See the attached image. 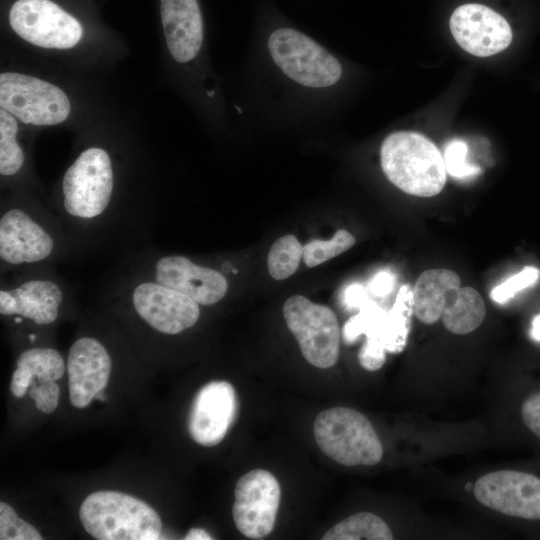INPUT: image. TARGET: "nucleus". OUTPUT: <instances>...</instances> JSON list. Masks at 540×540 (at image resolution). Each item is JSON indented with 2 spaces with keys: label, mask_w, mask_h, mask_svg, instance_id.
<instances>
[{
  "label": "nucleus",
  "mask_w": 540,
  "mask_h": 540,
  "mask_svg": "<svg viewBox=\"0 0 540 540\" xmlns=\"http://www.w3.org/2000/svg\"><path fill=\"white\" fill-rule=\"evenodd\" d=\"M243 126L275 131L327 127L348 81L345 62L327 45L277 16L256 28L242 68Z\"/></svg>",
  "instance_id": "nucleus-1"
},
{
  "label": "nucleus",
  "mask_w": 540,
  "mask_h": 540,
  "mask_svg": "<svg viewBox=\"0 0 540 540\" xmlns=\"http://www.w3.org/2000/svg\"><path fill=\"white\" fill-rule=\"evenodd\" d=\"M73 260L69 238L49 206L18 192L0 205V275L56 268Z\"/></svg>",
  "instance_id": "nucleus-2"
},
{
  "label": "nucleus",
  "mask_w": 540,
  "mask_h": 540,
  "mask_svg": "<svg viewBox=\"0 0 540 540\" xmlns=\"http://www.w3.org/2000/svg\"><path fill=\"white\" fill-rule=\"evenodd\" d=\"M76 292L56 268L0 275V314L15 327L38 329L55 325L77 311Z\"/></svg>",
  "instance_id": "nucleus-3"
},
{
  "label": "nucleus",
  "mask_w": 540,
  "mask_h": 540,
  "mask_svg": "<svg viewBox=\"0 0 540 540\" xmlns=\"http://www.w3.org/2000/svg\"><path fill=\"white\" fill-rule=\"evenodd\" d=\"M379 161L387 180L409 195L432 197L446 183L443 155L431 140L417 132L395 131L385 136Z\"/></svg>",
  "instance_id": "nucleus-4"
},
{
  "label": "nucleus",
  "mask_w": 540,
  "mask_h": 540,
  "mask_svg": "<svg viewBox=\"0 0 540 540\" xmlns=\"http://www.w3.org/2000/svg\"><path fill=\"white\" fill-rule=\"evenodd\" d=\"M84 529L98 540H155L162 522L145 502L117 491L90 494L79 510Z\"/></svg>",
  "instance_id": "nucleus-5"
},
{
  "label": "nucleus",
  "mask_w": 540,
  "mask_h": 540,
  "mask_svg": "<svg viewBox=\"0 0 540 540\" xmlns=\"http://www.w3.org/2000/svg\"><path fill=\"white\" fill-rule=\"evenodd\" d=\"M314 437L324 454L344 466H372L383 456L382 443L365 415L349 407L320 412Z\"/></svg>",
  "instance_id": "nucleus-6"
},
{
  "label": "nucleus",
  "mask_w": 540,
  "mask_h": 540,
  "mask_svg": "<svg viewBox=\"0 0 540 540\" xmlns=\"http://www.w3.org/2000/svg\"><path fill=\"white\" fill-rule=\"evenodd\" d=\"M283 315L304 358L321 369L334 366L339 358L341 331L335 313L301 295L289 297Z\"/></svg>",
  "instance_id": "nucleus-7"
},
{
  "label": "nucleus",
  "mask_w": 540,
  "mask_h": 540,
  "mask_svg": "<svg viewBox=\"0 0 540 540\" xmlns=\"http://www.w3.org/2000/svg\"><path fill=\"white\" fill-rule=\"evenodd\" d=\"M0 106L25 124L56 125L70 113L66 94L54 84L14 72L0 75Z\"/></svg>",
  "instance_id": "nucleus-8"
},
{
  "label": "nucleus",
  "mask_w": 540,
  "mask_h": 540,
  "mask_svg": "<svg viewBox=\"0 0 540 540\" xmlns=\"http://www.w3.org/2000/svg\"><path fill=\"white\" fill-rule=\"evenodd\" d=\"M9 22L21 38L42 48L69 49L82 37L78 20L50 0H17Z\"/></svg>",
  "instance_id": "nucleus-9"
},
{
  "label": "nucleus",
  "mask_w": 540,
  "mask_h": 540,
  "mask_svg": "<svg viewBox=\"0 0 540 540\" xmlns=\"http://www.w3.org/2000/svg\"><path fill=\"white\" fill-rule=\"evenodd\" d=\"M232 515L236 528L251 539H261L274 528L281 489L270 472L255 469L244 474L235 486Z\"/></svg>",
  "instance_id": "nucleus-10"
},
{
  "label": "nucleus",
  "mask_w": 540,
  "mask_h": 540,
  "mask_svg": "<svg viewBox=\"0 0 540 540\" xmlns=\"http://www.w3.org/2000/svg\"><path fill=\"white\" fill-rule=\"evenodd\" d=\"M473 493L482 505L507 516L540 520V478L516 470H499L481 476Z\"/></svg>",
  "instance_id": "nucleus-11"
},
{
  "label": "nucleus",
  "mask_w": 540,
  "mask_h": 540,
  "mask_svg": "<svg viewBox=\"0 0 540 540\" xmlns=\"http://www.w3.org/2000/svg\"><path fill=\"white\" fill-rule=\"evenodd\" d=\"M112 353L97 335L83 334L72 343L67 357L69 396L76 408H85L110 378Z\"/></svg>",
  "instance_id": "nucleus-12"
},
{
  "label": "nucleus",
  "mask_w": 540,
  "mask_h": 540,
  "mask_svg": "<svg viewBox=\"0 0 540 540\" xmlns=\"http://www.w3.org/2000/svg\"><path fill=\"white\" fill-rule=\"evenodd\" d=\"M449 28L459 46L477 57H489L505 50L513 38L507 20L478 3L458 6L450 17Z\"/></svg>",
  "instance_id": "nucleus-13"
},
{
  "label": "nucleus",
  "mask_w": 540,
  "mask_h": 540,
  "mask_svg": "<svg viewBox=\"0 0 540 540\" xmlns=\"http://www.w3.org/2000/svg\"><path fill=\"white\" fill-rule=\"evenodd\" d=\"M237 413L238 398L232 384L211 381L194 397L188 416L189 435L202 446H216L234 424Z\"/></svg>",
  "instance_id": "nucleus-14"
},
{
  "label": "nucleus",
  "mask_w": 540,
  "mask_h": 540,
  "mask_svg": "<svg viewBox=\"0 0 540 540\" xmlns=\"http://www.w3.org/2000/svg\"><path fill=\"white\" fill-rule=\"evenodd\" d=\"M167 48L180 65L197 62L204 46V24L198 0H161Z\"/></svg>",
  "instance_id": "nucleus-15"
},
{
  "label": "nucleus",
  "mask_w": 540,
  "mask_h": 540,
  "mask_svg": "<svg viewBox=\"0 0 540 540\" xmlns=\"http://www.w3.org/2000/svg\"><path fill=\"white\" fill-rule=\"evenodd\" d=\"M461 286L459 275L450 269H428L420 274L413 289V313L427 325L436 323L453 289Z\"/></svg>",
  "instance_id": "nucleus-16"
},
{
  "label": "nucleus",
  "mask_w": 540,
  "mask_h": 540,
  "mask_svg": "<svg viewBox=\"0 0 540 540\" xmlns=\"http://www.w3.org/2000/svg\"><path fill=\"white\" fill-rule=\"evenodd\" d=\"M485 316L486 306L479 292L469 286H459L448 296L441 319L449 332L465 335L476 330Z\"/></svg>",
  "instance_id": "nucleus-17"
},
{
  "label": "nucleus",
  "mask_w": 540,
  "mask_h": 540,
  "mask_svg": "<svg viewBox=\"0 0 540 540\" xmlns=\"http://www.w3.org/2000/svg\"><path fill=\"white\" fill-rule=\"evenodd\" d=\"M323 540H391L393 534L387 523L370 512L349 516L330 528Z\"/></svg>",
  "instance_id": "nucleus-18"
},
{
  "label": "nucleus",
  "mask_w": 540,
  "mask_h": 540,
  "mask_svg": "<svg viewBox=\"0 0 540 540\" xmlns=\"http://www.w3.org/2000/svg\"><path fill=\"white\" fill-rule=\"evenodd\" d=\"M18 124L13 115L0 110V175L4 180L21 176L26 155L17 140Z\"/></svg>",
  "instance_id": "nucleus-19"
},
{
  "label": "nucleus",
  "mask_w": 540,
  "mask_h": 540,
  "mask_svg": "<svg viewBox=\"0 0 540 540\" xmlns=\"http://www.w3.org/2000/svg\"><path fill=\"white\" fill-rule=\"evenodd\" d=\"M16 365L27 368L38 382L56 381L65 373L67 365L60 352L49 346H32L20 352Z\"/></svg>",
  "instance_id": "nucleus-20"
},
{
  "label": "nucleus",
  "mask_w": 540,
  "mask_h": 540,
  "mask_svg": "<svg viewBox=\"0 0 540 540\" xmlns=\"http://www.w3.org/2000/svg\"><path fill=\"white\" fill-rule=\"evenodd\" d=\"M303 258V246L294 235L278 238L271 246L268 256V271L275 280H284L297 270Z\"/></svg>",
  "instance_id": "nucleus-21"
},
{
  "label": "nucleus",
  "mask_w": 540,
  "mask_h": 540,
  "mask_svg": "<svg viewBox=\"0 0 540 540\" xmlns=\"http://www.w3.org/2000/svg\"><path fill=\"white\" fill-rule=\"evenodd\" d=\"M412 311L413 291L409 285H403L392 309L388 312L391 337L390 352H399L405 346Z\"/></svg>",
  "instance_id": "nucleus-22"
},
{
  "label": "nucleus",
  "mask_w": 540,
  "mask_h": 540,
  "mask_svg": "<svg viewBox=\"0 0 540 540\" xmlns=\"http://www.w3.org/2000/svg\"><path fill=\"white\" fill-rule=\"evenodd\" d=\"M356 242L345 229H339L328 241L312 240L303 246V260L307 267H315L349 250Z\"/></svg>",
  "instance_id": "nucleus-23"
},
{
  "label": "nucleus",
  "mask_w": 540,
  "mask_h": 540,
  "mask_svg": "<svg viewBox=\"0 0 540 540\" xmlns=\"http://www.w3.org/2000/svg\"><path fill=\"white\" fill-rule=\"evenodd\" d=\"M467 143L461 139H452L444 147L443 159L446 172L454 178L466 179L478 175L480 167L471 164L468 159Z\"/></svg>",
  "instance_id": "nucleus-24"
},
{
  "label": "nucleus",
  "mask_w": 540,
  "mask_h": 540,
  "mask_svg": "<svg viewBox=\"0 0 540 540\" xmlns=\"http://www.w3.org/2000/svg\"><path fill=\"white\" fill-rule=\"evenodd\" d=\"M0 539L1 540H41L38 530L19 518L8 504L0 503Z\"/></svg>",
  "instance_id": "nucleus-25"
},
{
  "label": "nucleus",
  "mask_w": 540,
  "mask_h": 540,
  "mask_svg": "<svg viewBox=\"0 0 540 540\" xmlns=\"http://www.w3.org/2000/svg\"><path fill=\"white\" fill-rule=\"evenodd\" d=\"M540 278V270L534 266H526L506 281L494 287L490 298L497 303H505L516 293L534 285Z\"/></svg>",
  "instance_id": "nucleus-26"
},
{
  "label": "nucleus",
  "mask_w": 540,
  "mask_h": 540,
  "mask_svg": "<svg viewBox=\"0 0 540 540\" xmlns=\"http://www.w3.org/2000/svg\"><path fill=\"white\" fill-rule=\"evenodd\" d=\"M33 380L29 396L35 401L36 408L46 414L52 413L59 402L60 389L55 381L36 385Z\"/></svg>",
  "instance_id": "nucleus-27"
},
{
  "label": "nucleus",
  "mask_w": 540,
  "mask_h": 540,
  "mask_svg": "<svg viewBox=\"0 0 540 540\" xmlns=\"http://www.w3.org/2000/svg\"><path fill=\"white\" fill-rule=\"evenodd\" d=\"M521 417L525 426L540 439V392L531 394L523 401Z\"/></svg>",
  "instance_id": "nucleus-28"
},
{
  "label": "nucleus",
  "mask_w": 540,
  "mask_h": 540,
  "mask_svg": "<svg viewBox=\"0 0 540 540\" xmlns=\"http://www.w3.org/2000/svg\"><path fill=\"white\" fill-rule=\"evenodd\" d=\"M386 350L375 346L363 344L359 351L358 359L360 365L368 371L380 369L386 361Z\"/></svg>",
  "instance_id": "nucleus-29"
},
{
  "label": "nucleus",
  "mask_w": 540,
  "mask_h": 540,
  "mask_svg": "<svg viewBox=\"0 0 540 540\" xmlns=\"http://www.w3.org/2000/svg\"><path fill=\"white\" fill-rule=\"evenodd\" d=\"M33 380L34 376L27 368L21 365H16L10 384L12 394L17 398L23 397L26 394L28 387L31 386Z\"/></svg>",
  "instance_id": "nucleus-30"
},
{
  "label": "nucleus",
  "mask_w": 540,
  "mask_h": 540,
  "mask_svg": "<svg viewBox=\"0 0 540 540\" xmlns=\"http://www.w3.org/2000/svg\"><path fill=\"white\" fill-rule=\"evenodd\" d=\"M395 278L388 271L377 273L370 282V290L376 296H385L389 294L394 286Z\"/></svg>",
  "instance_id": "nucleus-31"
},
{
  "label": "nucleus",
  "mask_w": 540,
  "mask_h": 540,
  "mask_svg": "<svg viewBox=\"0 0 540 540\" xmlns=\"http://www.w3.org/2000/svg\"><path fill=\"white\" fill-rule=\"evenodd\" d=\"M344 303L349 307H363L367 303L365 289L360 284H352L345 289Z\"/></svg>",
  "instance_id": "nucleus-32"
},
{
  "label": "nucleus",
  "mask_w": 540,
  "mask_h": 540,
  "mask_svg": "<svg viewBox=\"0 0 540 540\" xmlns=\"http://www.w3.org/2000/svg\"><path fill=\"white\" fill-rule=\"evenodd\" d=\"M186 540H211V535L202 528H192L184 537Z\"/></svg>",
  "instance_id": "nucleus-33"
},
{
  "label": "nucleus",
  "mask_w": 540,
  "mask_h": 540,
  "mask_svg": "<svg viewBox=\"0 0 540 540\" xmlns=\"http://www.w3.org/2000/svg\"><path fill=\"white\" fill-rule=\"evenodd\" d=\"M530 333L533 339L540 341V314L532 320Z\"/></svg>",
  "instance_id": "nucleus-34"
},
{
  "label": "nucleus",
  "mask_w": 540,
  "mask_h": 540,
  "mask_svg": "<svg viewBox=\"0 0 540 540\" xmlns=\"http://www.w3.org/2000/svg\"><path fill=\"white\" fill-rule=\"evenodd\" d=\"M94 399L105 401L106 400V395H105L104 391L102 390V391L98 392L95 395Z\"/></svg>",
  "instance_id": "nucleus-35"
}]
</instances>
